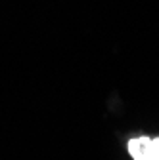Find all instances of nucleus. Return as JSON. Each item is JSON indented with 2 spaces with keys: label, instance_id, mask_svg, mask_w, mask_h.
<instances>
[{
  "label": "nucleus",
  "instance_id": "f257e3e1",
  "mask_svg": "<svg viewBox=\"0 0 159 160\" xmlns=\"http://www.w3.org/2000/svg\"><path fill=\"white\" fill-rule=\"evenodd\" d=\"M127 147L134 160H159V137L140 135L130 139Z\"/></svg>",
  "mask_w": 159,
  "mask_h": 160
}]
</instances>
